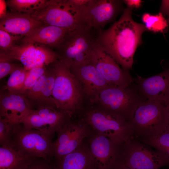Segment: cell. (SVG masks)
I'll return each mask as SVG.
<instances>
[{"label":"cell","instance_id":"cell-1","mask_svg":"<svg viewBox=\"0 0 169 169\" xmlns=\"http://www.w3.org/2000/svg\"><path fill=\"white\" fill-rule=\"evenodd\" d=\"M132 9H125L119 19L106 29L100 31L98 42L124 70L131 69L134 56L142 43L143 33L147 30L144 24L132 17Z\"/></svg>","mask_w":169,"mask_h":169},{"label":"cell","instance_id":"cell-2","mask_svg":"<svg viewBox=\"0 0 169 169\" xmlns=\"http://www.w3.org/2000/svg\"><path fill=\"white\" fill-rule=\"evenodd\" d=\"M101 30L86 24L69 31L54 50L58 59L70 68L90 63Z\"/></svg>","mask_w":169,"mask_h":169},{"label":"cell","instance_id":"cell-3","mask_svg":"<svg viewBox=\"0 0 169 169\" xmlns=\"http://www.w3.org/2000/svg\"><path fill=\"white\" fill-rule=\"evenodd\" d=\"M136 85L122 88L109 85L100 90L91 101L97 107L131 122L135 112L145 100Z\"/></svg>","mask_w":169,"mask_h":169},{"label":"cell","instance_id":"cell-4","mask_svg":"<svg viewBox=\"0 0 169 169\" xmlns=\"http://www.w3.org/2000/svg\"><path fill=\"white\" fill-rule=\"evenodd\" d=\"M55 78L52 92L56 108L71 116L80 109L83 93L70 68L58 59L52 64Z\"/></svg>","mask_w":169,"mask_h":169},{"label":"cell","instance_id":"cell-5","mask_svg":"<svg viewBox=\"0 0 169 169\" xmlns=\"http://www.w3.org/2000/svg\"><path fill=\"white\" fill-rule=\"evenodd\" d=\"M130 123L134 136L142 140L156 136L168 125L167 108L160 101L146 100L135 110Z\"/></svg>","mask_w":169,"mask_h":169},{"label":"cell","instance_id":"cell-6","mask_svg":"<svg viewBox=\"0 0 169 169\" xmlns=\"http://www.w3.org/2000/svg\"><path fill=\"white\" fill-rule=\"evenodd\" d=\"M31 15L45 24L70 31L88 24L85 12L71 0H48L43 8Z\"/></svg>","mask_w":169,"mask_h":169},{"label":"cell","instance_id":"cell-7","mask_svg":"<svg viewBox=\"0 0 169 169\" xmlns=\"http://www.w3.org/2000/svg\"><path fill=\"white\" fill-rule=\"evenodd\" d=\"M54 135L13 123L12 148L24 156L52 161Z\"/></svg>","mask_w":169,"mask_h":169},{"label":"cell","instance_id":"cell-8","mask_svg":"<svg viewBox=\"0 0 169 169\" xmlns=\"http://www.w3.org/2000/svg\"><path fill=\"white\" fill-rule=\"evenodd\" d=\"M93 131L121 145L134 137L131 124L99 107L85 111L83 118Z\"/></svg>","mask_w":169,"mask_h":169},{"label":"cell","instance_id":"cell-9","mask_svg":"<svg viewBox=\"0 0 169 169\" xmlns=\"http://www.w3.org/2000/svg\"><path fill=\"white\" fill-rule=\"evenodd\" d=\"M120 160L134 169H159L169 165V159L133 137L121 145Z\"/></svg>","mask_w":169,"mask_h":169},{"label":"cell","instance_id":"cell-10","mask_svg":"<svg viewBox=\"0 0 169 169\" xmlns=\"http://www.w3.org/2000/svg\"><path fill=\"white\" fill-rule=\"evenodd\" d=\"M4 52L12 61L20 62L27 70L35 67L47 66L58 59L57 53L45 46L34 43L14 44Z\"/></svg>","mask_w":169,"mask_h":169},{"label":"cell","instance_id":"cell-11","mask_svg":"<svg viewBox=\"0 0 169 169\" xmlns=\"http://www.w3.org/2000/svg\"><path fill=\"white\" fill-rule=\"evenodd\" d=\"M93 131L83 118L79 121L70 119L57 133L53 142V156L55 161L75 150Z\"/></svg>","mask_w":169,"mask_h":169},{"label":"cell","instance_id":"cell-12","mask_svg":"<svg viewBox=\"0 0 169 169\" xmlns=\"http://www.w3.org/2000/svg\"><path fill=\"white\" fill-rule=\"evenodd\" d=\"M90 62L110 86L126 88L133 83L128 71L122 69L99 42L93 50Z\"/></svg>","mask_w":169,"mask_h":169},{"label":"cell","instance_id":"cell-13","mask_svg":"<svg viewBox=\"0 0 169 169\" xmlns=\"http://www.w3.org/2000/svg\"><path fill=\"white\" fill-rule=\"evenodd\" d=\"M86 141L97 169H113L119 160L121 145L93 131Z\"/></svg>","mask_w":169,"mask_h":169},{"label":"cell","instance_id":"cell-14","mask_svg":"<svg viewBox=\"0 0 169 169\" xmlns=\"http://www.w3.org/2000/svg\"><path fill=\"white\" fill-rule=\"evenodd\" d=\"M71 116L58 109L44 107L33 110L20 123L25 127L54 135L70 119Z\"/></svg>","mask_w":169,"mask_h":169},{"label":"cell","instance_id":"cell-15","mask_svg":"<svg viewBox=\"0 0 169 169\" xmlns=\"http://www.w3.org/2000/svg\"><path fill=\"white\" fill-rule=\"evenodd\" d=\"M124 3L120 0H91L85 12L87 23L97 29H103L123 13Z\"/></svg>","mask_w":169,"mask_h":169},{"label":"cell","instance_id":"cell-16","mask_svg":"<svg viewBox=\"0 0 169 169\" xmlns=\"http://www.w3.org/2000/svg\"><path fill=\"white\" fill-rule=\"evenodd\" d=\"M133 80L139 93L145 99L164 103L169 100V67L148 78L137 75Z\"/></svg>","mask_w":169,"mask_h":169},{"label":"cell","instance_id":"cell-17","mask_svg":"<svg viewBox=\"0 0 169 169\" xmlns=\"http://www.w3.org/2000/svg\"><path fill=\"white\" fill-rule=\"evenodd\" d=\"M20 95L11 92L3 87L0 93V118L12 123H20L33 110Z\"/></svg>","mask_w":169,"mask_h":169},{"label":"cell","instance_id":"cell-18","mask_svg":"<svg viewBox=\"0 0 169 169\" xmlns=\"http://www.w3.org/2000/svg\"><path fill=\"white\" fill-rule=\"evenodd\" d=\"M44 25L29 14L11 12H6L0 17V28L21 38Z\"/></svg>","mask_w":169,"mask_h":169},{"label":"cell","instance_id":"cell-19","mask_svg":"<svg viewBox=\"0 0 169 169\" xmlns=\"http://www.w3.org/2000/svg\"><path fill=\"white\" fill-rule=\"evenodd\" d=\"M70 69L79 82L83 93L91 101L100 90L109 85L91 62Z\"/></svg>","mask_w":169,"mask_h":169},{"label":"cell","instance_id":"cell-20","mask_svg":"<svg viewBox=\"0 0 169 169\" xmlns=\"http://www.w3.org/2000/svg\"><path fill=\"white\" fill-rule=\"evenodd\" d=\"M70 30L66 28L45 24L33 30L20 40V44L34 43L54 50Z\"/></svg>","mask_w":169,"mask_h":169},{"label":"cell","instance_id":"cell-21","mask_svg":"<svg viewBox=\"0 0 169 169\" xmlns=\"http://www.w3.org/2000/svg\"><path fill=\"white\" fill-rule=\"evenodd\" d=\"M54 163L56 169H97L86 139L75 150Z\"/></svg>","mask_w":169,"mask_h":169},{"label":"cell","instance_id":"cell-22","mask_svg":"<svg viewBox=\"0 0 169 169\" xmlns=\"http://www.w3.org/2000/svg\"><path fill=\"white\" fill-rule=\"evenodd\" d=\"M36 158L24 156L14 149L0 147V169H26Z\"/></svg>","mask_w":169,"mask_h":169},{"label":"cell","instance_id":"cell-23","mask_svg":"<svg viewBox=\"0 0 169 169\" xmlns=\"http://www.w3.org/2000/svg\"><path fill=\"white\" fill-rule=\"evenodd\" d=\"M47 75L37 101L35 110L44 107L57 109L52 96L55 78V70L52 64L47 66Z\"/></svg>","mask_w":169,"mask_h":169},{"label":"cell","instance_id":"cell-24","mask_svg":"<svg viewBox=\"0 0 169 169\" xmlns=\"http://www.w3.org/2000/svg\"><path fill=\"white\" fill-rule=\"evenodd\" d=\"M47 0H9L6 5L12 12L31 15L43 8Z\"/></svg>","mask_w":169,"mask_h":169},{"label":"cell","instance_id":"cell-25","mask_svg":"<svg viewBox=\"0 0 169 169\" xmlns=\"http://www.w3.org/2000/svg\"><path fill=\"white\" fill-rule=\"evenodd\" d=\"M141 141L163 153L169 159V125L161 133L141 140Z\"/></svg>","mask_w":169,"mask_h":169},{"label":"cell","instance_id":"cell-26","mask_svg":"<svg viewBox=\"0 0 169 169\" xmlns=\"http://www.w3.org/2000/svg\"><path fill=\"white\" fill-rule=\"evenodd\" d=\"M47 75V70L46 69L44 73L35 84L29 89L20 95L24 98L29 107L32 110H36L37 101L45 82Z\"/></svg>","mask_w":169,"mask_h":169},{"label":"cell","instance_id":"cell-27","mask_svg":"<svg viewBox=\"0 0 169 169\" xmlns=\"http://www.w3.org/2000/svg\"><path fill=\"white\" fill-rule=\"evenodd\" d=\"M27 71L23 66L15 70L10 74L3 87L11 92L18 94L23 85Z\"/></svg>","mask_w":169,"mask_h":169},{"label":"cell","instance_id":"cell-28","mask_svg":"<svg viewBox=\"0 0 169 169\" xmlns=\"http://www.w3.org/2000/svg\"><path fill=\"white\" fill-rule=\"evenodd\" d=\"M142 20L147 30L154 32H163L168 27L166 20L160 13L155 15L145 13Z\"/></svg>","mask_w":169,"mask_h":169},{"label":"cell","instance_id":"cell-29","mask_svg":"<svg viewBox=\"0 0 169 169\" xmlns=\"http://www.w3.org/2000/svg\"><path fill=\"white\" fill-rule=\"evenodd\" d=\"M13 123L0 118V146L13 148Z\"/></svg>","mask_w":169,"mask_h":169},{"label":"cell","instance_id":"cell-30","mask_svg":"<svg viewBox=\"0 0 169 169\" xmlns=\"http://www.w3.org/2000/svg\"><path fill=\"white\" fill-rule=\"evenodd\" d=\"M47 67H37L28 70L23 85L17 94L21 95L33 86L44 73Z\"/></svg>","mask_w":169,"mask_h":169},{"label":"cell","instance_id":"cell-31","mask_svg":"<svg viewBox=\"0 0 169 169\" xmlns=\"http://www.w3.org/2000/svg\"><path fill=\"white\" fill-rule=\"evenodd\" d=\"M3 52H0V79H1L20 67V65L13 63Z\"/></svg>","mask_w":169,"mask_h":169},{"label":"cell","instance_id":"cell-32","mask_svg":"<svg viewBox=\"0 0 169 169\" xmlns=\"http://www.w3.org/2000/svg\"><path fill=\"white\" fill-rule=\"evenodd\" d=\"M21 39L20 37L12 35L4 30L0 28V51L8 50L14 45L15 41Z\"/></svg>","mask_w":169,"mask_h":169},{"label":"cell","instance_id":"cell-33","mask_svg":"<svg viewBox=\"0 0 169 169\" xmlns=\"http://www.w3.org/2000/svg\"><path fill=\"white\" fill-rule=\"evenodd\" d=\"M26 169H56L52 161L42 158H36Z\"/></svg>","mask_w":169,"mask_h":169},{"label":"cell","instance_id":"cell-34","mask_svg":"<svg viewBox=\"0 0 169 169\" xmlns=\"http://www.w3.org/2000/svg\"><path fill=\"white\" fill-rule=\"evenodd\" d=\"M164 16H167L169 21V0H162L160 12Z\"/></svg>","mask_w":169,"mask_h":169},{"label":"cell","instance_id":"cell-35","mask_svg":"<svg viewBox=\"0 0 169 169\" xmlns=\"http://www.w3.org/2000/svg\"><path fill=\"white\" fill-rule=\"evenodd\" d=\"M124 3H125L127 7L131 8H138L140 7L141 4V1L140 0H123Z\"/></svg>","mask_w":169,"mask_h":169},{"label":"cell","instance_id":"cell-36","mask_svg":"<svg viewBox=\"0 0 169 169\" xmlns=\"http://www.w3.org/2000/svg\"><path fill=\"white\" fill-rule=\"evenodd\" d=\"M113 169H134L126 165L120 160H119Z\"/></svg>","mask_w":169,"mask_h":169},{"label":"cell","instance_id":"cell-37","mask_svg":"<svg viewBox=\"0 0 169 169\" xmlns=\"http://www.w3.org/2000/svg\"><path fill=\"white\" fill-rule=\"evenodd\" d=\"M166 105L168 110V125H169V100L167 101L166 103H165Z\"/></svg>","mask_w":169,"mask_h":169}]
</instances>
